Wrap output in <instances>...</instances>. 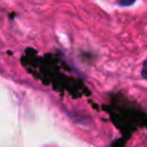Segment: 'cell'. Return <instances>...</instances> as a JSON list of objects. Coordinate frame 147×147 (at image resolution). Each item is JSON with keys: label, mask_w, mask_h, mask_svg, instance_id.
Returning <instances> with one entry per match:
<instances>
[{"label": "cell", "mask_w": 147, "mask_h": 147, "mask_svg": "<svg viewBox=\"0 0 147 147\" xmlns=\"http://www.w3.org/2000/svg\"><path fill=\"white\" fill-rule=\"evenodd\" d=\"M141 76H142V78H145L147 80V60H145V62H144V65L141 69Z\"/></svg>", "instance_id": "cell-2"}, {"label": "cell", "mask_w": 147, "mask_h": 147, "mask_svg": "<svg viewBox=\"0 0 147 147\" xmlns=\"http://www.w3.org/2000/svg\"><path fill=\"white\" fill-rule=\"evenodd\" d=\"M119 6H123V7H126V6H131L136 2V0H118L117 1Z\"/></svg>", "instance_id": "cell-1"}]
</instances>
